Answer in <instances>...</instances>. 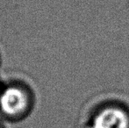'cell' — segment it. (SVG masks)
<instances>
[{
  "label": "cell",
  "mask_w": 129,
  "mask_h": 128,
  "mask_svg": "<svg viewBox=\"0 0 129 128\" xmlns=\"http://www.w3.org/2000/svg\"><path fill=\"white\" fill-rule=\"evenodd\" d=\"M92 128H129V111L119 103H108L95 114Z\"/></svg>",
  "instance_id": "6da1fadb"
},
{
  "label": "cell",
  "mask_w": 129,
  "mask_h": 128,
  "mask_svg": "<svg viewBox=\"0 0 129 128\" xmlns=\"http://www.w3.org/2000/svg\"><path fill=\"white\" fill-rule=\"evenodd\" d=\"M28 106V95L18 86L7 87L0 93V109L7 116H20L27 111Z\"/></svg>",
  "instance_id": "7a4b0ae2"
}]
</instances>
